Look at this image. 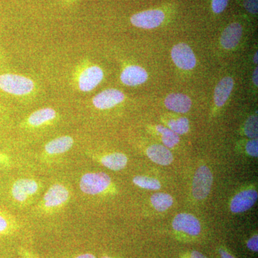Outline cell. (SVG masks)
Instances as JSON below:
<instances>
[{"label": "cell", "mask_w": 258, "mask_h": 258, "mask_svg": "<svg viewBox=\"0 0 258 258\" xmlns=\"http://www.w3.org/2000/svg\"><path fill=\"white\" fill-rule=\"evenodd\" d=\"M242 28L240 24L232 23L222 32L221 44L224 48L230 50L238 45L242 37Z\"/></svg>", "instance_id": "5bb4252c"}, {"label": "cell", "mask_w": 258, "mask_h": 258, "mask_svg": "<svg viewBox=\"0 0 258 258\" xmlns=\"http://www.w3.org/2000/svg\"><path fill=\"white\" fill-rule=\"evenodd\" d=\"M103 76L104 74L101 67L83 60L73 72L72 85L81 92H91L101 83Z\"/></svg>", "instance_id": "7a4b0ae2"}, {"label": "cell", "mask_w": 258, "mask_h": 258, "mask_svg": "<svg viewBox=\"0 0 258 258\" xmlns=\"http://www.w3.org/2000/svg\"><path fill=\"white\" fill-rule=\"evenodd\" d=\"M244 7L252 14H257L258 0H244Z\"/></svg>", "instance_id": "83f0119b"}, {"label": "cell", "mask_w": 258, "mask_h": 258, "mask_svg": "<svg viewBox=\"0 0 258 258\" xmlns=\"http://www.w3.org/2000/svg\"><path fill=\"white\" fill-rule=\"evenodd\" d=\"M120 81L128 86H137L143 84L148 79L147 71L138 66H128L122 71Z\"/></svg>", "instance_id": "4fadbf2b"}, {"label": "cell", "mask_w": 258, "mask_h": 258, "mask_svg": "<svg viewBox=\"0 0 258 258\" xmlns=\"http://www.w3.org/2000/svg\"><path fill=\"white\" fill-rule=\"evenodd\" d=\"M40 189L36 180L23 178L17 180L11 188V195L18 203L25 204L33 198Z\"/></svg>", "instance_id": "8992f818"}, {"label": "cell", "mask_w": 258, "mask_h": 258, "mask_svg": "<svg viewBox=\"0 0 258 258\" xmlns=\"http://www.w3.org/2000/svg\"><path fill=\"white\" fill-rule=\"evenodd\" d=\"M227 4H228V0H212V10L216 14H220L225 10Z\"/></svg>", "instance_id": "484cf974"}, {"label": "cell", "mask_w": 258, "mask_h": 258, "mask_svg": "<svg viewBox=\"0 0 258 258\" xmlns=\"http://www.w3.org/2000/svg\"><path fill=\"white\" fill-rule=\"evenodd\" d=\"M213 176L208 166L198 168L194 176L192 194L197 200H204L208 196L211 190Z\"/></svg>", "instance_id": "5b68a950"}, {"label": "cell", "mask_w": 258, "mask_h": 258, "mask_svg": "<svg viewBox=\"0 0 258 258\" xmlns=\"http://www.w3.org/2000/svg\"><path fill=\"white\" fill-rule=\"evenodd\" d=\"M258 69L257 68H256L255 70L254 71L253 75H252V80H253L254 84L256 86H257L258 85Z\"/></svg>", "instance_id": "e575fe53"}, {"label": "cell", "mask_w": 258, "mask_h": 258, "mask_svg": "<svg viewBox=\"0 0 258 258\" xmlns=\"http://www.w3.org/2000/svg\"><path fill=\"white\" fill-rule=\"evenodd\" d=\"M24 255H25V258H37L35 257V256H33L32 254L30 253H25Z\"/></svg>", "instance_id": "8d00e7d4"}, {"label": "cell", "mask_w": 258, "mask_h": 258, "mask_svg": "<svg viewBox=\"0 0 258 258\" xmlns=\"http://www.w3.org/2000/svg\"><path fill=\"white\" fill-rule=\"evenodd\" d=\"M57 118V113L52 108H42L34 111L29 115L25 125L31 128H38L49 124Z\"/></svg>", "instance_id": "7c38bea8"}, {"label": "cell", "mask_w": 258, "mask_h": 258, "mask_svg": "<svg viewBox=\"0 0 258 258\" xmlns=\"http://www.w3.org/2000/svg\"><path fill=\"white\" fill-rule=\"evenodd\" d=\"M134 184L139 187L149 190H158L161 188V184L159 180L154 178L148 177L144 176H137L134 178Z\"/></svg>", "instance_id": "7402d4cb"}, {"label": "cell", "mask_w": 258, "mask_h": 258, "mask_svg": "<svg viewBox=\"0 0 258 258\" xmlns=\"http://www.w3.org/2000/svg\"><path fill=\"white\" fill-rule=\"evenodd\" d=\"M125 100V95L115 88L104 90L93 97V106L99 110L110 109L120 104Z\"/></svg>", "instance_id": "ba28073f"}, {"label": "cell", "mask_w": 258, "mask_h": 258, "mask_svg": "<svg viewBox=\"0 0 258 258\" xmlns=\"http://www.w3.org/2000/svg\"><path fill=\"white\" fill-rule=\"evenodd\" d=\"M171 58L179 69L191 70L196 66L197 60L192 50L185 43L174 45L171 50Z\"/></svg>", "instance_id": "9c48e42d"}, {"label": "cell", "mask_w": 258, "mask_h": 258, "mask_svg": "<svg viewBox=\"0 0 258 258\" xmlns=\"http://www.w3.org/2000/svg\"><path fill=\"white\" fill-rule=\"evenodd\" d=\"M234 87V81L231 77H225L219 82L215 88L214 100L217 106L225 104Z\"/></svg>", "instance_id": "ac0fdd59"}, {"label": "cell", "mask_w": 258, "mask_h": 258, "mask_svg": "<svg viewBox=\"0 0 258 258\" xmlns=\"http://www.w3.org/2000/svg\"><path fill=\"white\" fill-rule=\"evenodd\" d=\"M246 151L249 155L257 157L258 155V142L257 139H253L247 142Z\"/></svg>", "instance_id": "4316f807"}, {"label": "cell", "mask_w": 258, "mask_h": 258, "mask_svg": "<svg viewBox=\"0 0 258 258\" xmlns=\"http://www.w3.org/2000/svg\"><path fill=\"white\" fill-rule=\"evenodd\" d=\"M257 55H258V52H255V55L254 56V62L255 64H257Z\"/></svg>", "instance_id": "f35d334b"}, {"label": "cell", "mask_w": 258, "mask_h": 258, "mask_svg": "<svg viewBox=\"0 0 258 258\" xmlns=\"http://www.w3.org/2000/svg\"><path fill=\"white\" fill-rule=\"evenodd\" d=\"M165 18L161 10H153L137 13L131 18V23L135 27L143 29L157 28Z\"/></svg>", "instance_id": "52a82bcc"}, {"label": "cell", "mask_w": 258, "mask_h": 258, "mask_svg": "<svg viewBox=\"0 0 258 258\" xmlns=\"http://www.w3.org/2000/svg\"><path fill=\"white\" fill-rule=\"evenodd\" d=\"M147 154L153 162L160 165H169L173 161V155L170 150L160 144H154L148 148Z\"/></svg>", "instance_id": "e0dca14e"}, {"label": "cell", "mask_w": 258, "mask_h": 258, "mask_svg": "<svg viewBox=\"0 0 258 258\" xmlns=\"http://www.w3.org/2000/svg\"><path fill=\"white\" fill-rule=\"evenodd\" d=\"M78 0H59L60 3L64 5H71L74 4Z\"/></svg>", "instance_id": "d590c367"}, {"label": "cell", "mask_w": 258, "mask_h": 258, "mask_svg": "<svg viewBox=\"0 0 258 258\" xmlns=\"http://www.w3.org/2000/svg\"><path fill=\"white\" fill-rule=\"evenodd\" d=\"M157 129L158 132L162 135L161 140H162V142L166 147L171 149L179 143L180 141L179 136L174 133L170 129L161 125H157Z\"/></svg>", "instance_id": "44dd1931"}, {"label": "cell", "mask_w": 258, "mask_h": 258, "mask_svg": "<svg viewBox=\"0 0 258 258\" xmlns=\"http://www.w3.org/2000/svg\"><path fill=\"white\" fill-rule=\"evenodd\" d=\"M14 229V222L8 215L0 212V235H8Z\"/></svg>", "instance_id": "d4e9b609"}, {"label": "cell", "mask_w": 258, "mask_h": 258, "mask_svg": "<svg viewBox=\"0 0 258 258\" xmlns=\"http://www.w3.org/2000/svg\"><path fill=\"white\" fill-rule=\"evenodd\" d=\"M164 104L168 109L176 113H186L191 106L189 96L181 93H171L165 98Z\"/></svg>", "instance_id": "9a60e30c"}, {"label": "cell", "mask_w": 258, "mask_h": 258, "mask_svg": "<svg viewBox=\"0 0 258 258\" xmlns=\"http://www.w3.org/2000/svg\"><path fill=\"white\" fill-rule=\"evenodd\" d=\"M9 161V157L7 154L0 152V166H6Z\"/></svg>", "instance_id": "4dcf8cb0"}, {"label": "cell", "mask_w": 258, "mask_h": 258, "mask_svg": "<svg viewBox=\"0 0 258 258\" xmlns=\"http://www.w3.org/2000/svg\"><path fill=\"white\" fill-rule=\"evenodd\" d=\"M74 258H96V256L93 254L91 253H84L79 254V255L76 256Z\"/></svg>", "instance_id": "836d02e7"}, {"label": "cell", "mask_w": 258, "mask_h": 258, "mask_svg": "<svg viewBox=\"0 0 258 258\" xmlns=\"http://www.w3.org/2000/svg\"><path fill=\"white\" fill-rule=\"evenodd\" d=\"M74 144L71 136H62L52 139L45 146V152L48 155H58L69 152Z\"/></svg>", "instance_id": "2e32d148"}, {"label": "cell", "mask_w": 258, "mask_h": 258, "mask_svg": "<svg viewBox=\"0 0 258 258\" xmlns=\"http://www.w3.org/2000/svg\"><path fill=\"white\" fill-rule=\"evenodd\" d=\"M6 55H5V51L3 50V47L0 43V68L4 67L7 64Z\"/></svg>", "instance_id": "f546056e"}, {"label": "cell", "mask_w": 258, "mask_h": 258, "mask_svg": "<svg viewBox=\"0 0 258 258\" xmlns=\"http://www.w3.org/2000/svg\"><path fill=\"white\" fill-rule=\"evenodd\" d=\"M169 129L178 135L186 134L189 129V123L188 118L181 117L178 119H172L169 122Z\"/></svg>", "instance_id": "603a6c76"}, {"label": "cell", "mask_w": 258, "mask_h": 258, "mask_svg": "<svg viewBox=\"0 0 258 258\" xmlns=\"http://www.w3.org/2000/svg\"><path fill=\"white\" fill-rule=\"evenodd\" d=\"M172 226L174 230L189 235H198L201 232L200 221L191 214L181 213L176 215L173 220Z\"/></svg>", "instance_id": "30bf717a"}, {"label": "cell", "mask_w": 258, "mask_h": 258, "mask_svg": "<svg viewBox=\"0 0 258 258\" xmlns=\"http://www.w3.org/2000/svg\"><path fill=\"white\" fill-rule=\"evenodd\" d=\"M70 191L64 185L52 184L44 195L41 208L46 212H52L63 207L69 202Z\"/></svg>", "instance_id": "277c9868"}, {"label": "cell", "mask_w": 258, "mask_h": 258, "mask_svg": "<svg viewBox=\"0 0 258 258\" xmlns=\"http://www.w3.org/2000/svg\"><path fill=\"white\" fill-rule=\"evenodd\" d=\"M257 200V191L254 189L244 190L232 199L230 204L231 211L234 213L247 211L253 206Z\"/></svg>", "instance_id": "8fae6325"}, {"label": "cell", "mask_w": 258, "mask_h": 258, "mask_svg": "<svg viewBox=\"0 0 258 258\" xmlns=\"http://www.w3.org/2000/svg\"><path fill=\"white\" fill-rule=\"evenodd\" d=\"M102 165L112 171H120L124 169L128 163V158L122 153L106 154L100 159Z\"/></svg>", "instance_id": "d6986e66"}, {"label": "cell", "mask_w": 258, "mask_h": 258, "mask_svg": "<svg viewBox=\"0 0 258 258\" xmlns=\"http://www.w3.org/2000/svg\"><path fill=\"white\" fill-rule=\"evenodd\" d=\"M247 247L253 252H257L258 250V237L254 235L252 238L249 239L247 243Z\"/></svg>", "instance_id": "f1b7e54d"}, {"label": "cell", "mask_w": 258, "mask_h": 258, "mask_svg": "<svg viewBox=\"0 0 258 258\" xmlns=\"http://www.w3.org/2000/svg\"><path fill=\"white\" fill-rule=\"evenodd\" d=\"M220 253L221 258H235L234 256H232V254L227 252V251L224 250V249H220Z\"/></svg>", "instance_id": "d6a6232c"}, {"label": "cell", "mask_w": 258, "mask_h": 258, "mask_svg": "<svg viewBox=\"0 0 258 258\" xmlns=\"http://www.w3.org/2000/svg\"><path fill=\"white\" fill-rule=\"evenodd\" d=\"M38 86L33 79L23 75L0 72V96L27 99L36 96Z\"/></svg>", "instance_id": "6da1fadb"}, {"label": "cell", "mask_w": 258, "mask_h": 258, "mask_svg": "<svg viewBox=\"0 0 258 258\" xmlns=\"http://www.w3.org/2000/svg\"><path fill=\"white\" fill-rule=\"evenodd\" d=\"M111 184V179L104 172H89L81 176L80 189L88 195L104 192Z\"/></svg>", "instance_id": "3957f363"}, {"label": "cell", "mask_w": 258, "mask_h": 258, "mask_svg": "<svg viewBox=\"0 0 258 258\" xmlns=\"http://www.w3.org/2000/svg\"><path fill=\"white\" fill-rule=\"evenodd\" d=\"M188 258H208L206 256L204 255L201 252H198V251H192L191 252V254Z\"/></svg>", "instance_id": "1f68e13d"}, {"label": "cell", "mask_w": 258, "mask_h": 258, "mask_svg": "<svg viewBox=\"0 0 258 258\" xmlns=\"http://www.w3.org/2000/svg\"><path fill=\"white\" fill-rule=\"evenodd\" d=\"M5 111V107L3 106V105L0 104V116H1L2 114L4 113Z\"/></svg>", "instance_id": "74e56055"}, {"label": "cell", "mask_w": 258, "mask_h": 258, "mask_svg": "<svg viewBox=\"0 0 258 258\" xmlns=\"http://www.w3.org/2000/svg\"><path fill=\"white\" fill-rule=\"evenodd\" d=\"M257 115H253L249 117L244 125V134L250 139H257Z\"/></svg>", "instance_id": "cb8c5ba5"}, {"label": "cell", "mask_w": 258, "mask_h": 258, "mask_svg": "<svg viewBox=\"0 0 258 258\" xmlns=\"http://www.w3.org/2000/svg\"><path fill=\"white\" fill-rule=\"evenodd\" d=\"M154 208L159 212H164L173 205V198L169 194L156 193L151 198Z\"/></svg>", "instance_id": "ffe728a7"}, {"label": "cell", "mask_w": 258, "mask_h": 258, "mask_svg": "<svg viewBox=\"0 0 258 258\" xmlns=\"http://www.w3.org/2000/svg\"><path fill=\"white\" fill-rule=\"evenodd\" d=\"M102 258H111V257H108V256H105V257H103Z\"/></svg>", "instance_id": "ab89813d"}]
</instances>
